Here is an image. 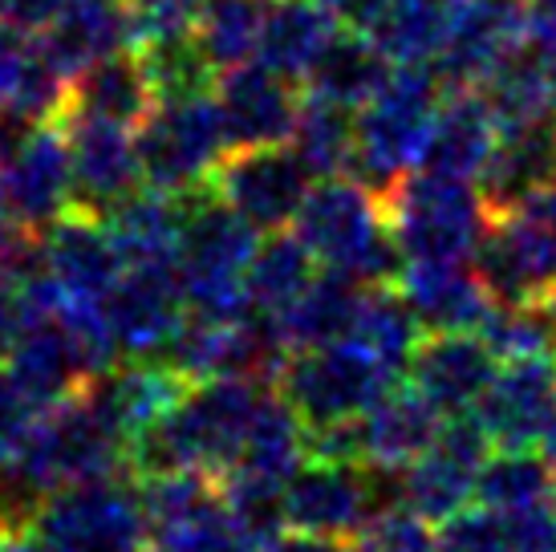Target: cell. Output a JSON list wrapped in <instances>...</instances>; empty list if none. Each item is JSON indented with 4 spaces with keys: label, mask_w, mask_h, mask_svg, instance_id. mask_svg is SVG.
<instances>
[{
    "label": "cell",
    "mask_w": 556,
    "mask_h": 552,
    "mask_svg": "<svg viewBox=\"0 0 556 552\" xmlns=\"http://www.w3.org/2000/svg\"><path fill=\"white\" fill-rule=\"evenodd\" d=\"M0 552H46V544L33 528H13V532H0Z\"/></svg>",
    "instance_id": "db71d44e"
},
{
    "label": "cell",
    "mask_w": 556,
    "mask_h": 552,
    "mask_svg": "<svg viewBox=\"0 0 556 552\" xmlns=\"http://www.w3.org/2000/svg\"><path fill=\"white\" fill-rule=\"evenodd\" d=\"M16 231H25V228H16L13 219H9V215H4V208H0V244H4V240H13Z\"/></svg>",
    "instance_id": "11a10c76"
},
{
    "label": "cell",
    "mask_w": 556,
    "mask_h": 552,
    "mask_svg": "<svg viewBox=\"0 0 556 552\" xmlns=\"http://www.w3.org/2000/svg\"><path fill=\"white\" fill-rule=\"evenodd\" d=\"M16 463L37 479V488L53 495L62 488L126 476L130 472V439L81 390L78 399L58 402L37 414V427Z\"/></svg>",
    "instance_id": "52a82bcc"
},
{
    "label": "cell",
    "mask_w": 556,
    "mask_h": 552,
    "mask_svg": "<svg viewBox=\"0 0 556 552\" xmlns=\"http://www.w3.org/2000/svg\"><path fill=\"white\" fill-rule=\"evenodd\" d=\"M147 65V77L155 86L159 102H179V98H203L216 93L219 70L212 65V58L203 53V46L195 37L184 41H163L151 49H135Z\"/></svg>",
    "instance_id": "60d3db41"
},
{
    "label": "cell",
    "mask_w": 556,
    "mask_h": 552,
    "mask_svg": "<svg viewBox=\"0 0 556 552\" xmlns=\"http://www.w3.org/2000/svg\"><path fill=\"white\" fill-rule=\"evenodd\" d=\"M345 29L321 0H268L261 53L256 62L277 70L289 81H305L313 62L325 53V46Z\"/></svg>",
    "instance_id": "f546056e"
},
{
    "label": "cell",
    "mask_w": 556,
    "mask_h": 552,
    "mask_svg": "<svg viewBox=\"0 0 556 552\" xmlns=\"http://www.w3.org/2000/svg\"><path fill=\"white\" fill-rule=\"evenodd\" d=\"M443 93L447 86L434 74V65H394L382 90L357 110L350 175L378 196H390L422 163Z\"/></svg>",
    "instance_id": "277c9868"
},
{
    "label": "cell",
    "mask_w": 556,
    "mask_h": 552,
    "mask_svg": "<svg viewBox=\"0 0 556 552\" xmlns=\"http://www.w3.org/2000/svg\"><path fill=\"white\" fill-rule=\"evenodd\" d=\"M354 138H357V110H345L325 98H305L301 118L289 138V147L301 154V163L313 171V179H333L345 175L354 163Z\"/></svg>",
    "instance_id": "74e56055"
},
{
    "label": "cell",
    "mask_w": 556,
    "mask_h": 552,
    "mask_svg": "<svg viewBox=\"0 0 556 552\" xmlns=\"http://www.w3.org/2000/svg\"><path fill=\"white\" fill-rule=\"evenodd\" d=\"M106 228L126 268H175L179 231H184V200L142 187L106 215Z\"/></svg>",
    "instance_id": "f1b7e54d"
},
{
    "label": "cell",
    "mask_w": 556,
    "mask_h": 552,
    "mask_svg": "<svg viewBox=\"0 0 556 552\" xmlns=\"http://www.w3.org/2000/svg\"><path fill=\"white\" fill-rule=\"evenodd\" d=\"M350 338L390 369V374H406L410 369V357H415L418 341L427 338L418 317L410 313V305L402 301L399 285H370L366 297H362V309L354 317V329Z\"/></svg>",
    "instance_id": "8d00e7d4"
},
{
    "label": "cell",
    "mask_w": 556,
    "mask_h": 552,
    "mask_svg": "<svg viewBox=\"0 0 556 552\" xmlns=\"http://www.w3.org/2000/svg\"><path fill=\"white\" fill-rule=\"evenodd\" d=\"M123 4H135V0H123Z\"/></svg>",
    "instance_id": "6f0895ef"
},
{
    "label": "cell",
    "mask_w": 556,
    "mask_h": 552,
    "mask_svg": "<svg viewBox=\"0 0 556 552\" xmlns=\"http://www.w3.org/2000/svg\"><path fill=\"white\" fill-rule=\"evenodd\" d=\"M528 41V0H459L434 74L447 90H479Z\"/></svg>",
    "instance_id": "2e32d148"
},
{
    "label": "cell",
    "mask_w": 556,
    "mask_h": 552,
    "mask_svg": "<svg viewBox=\"0 0 556 552\" xmlns=\"http://www.w3.org/2000/svg\"><path fill=\"white\" fill-rule=\"evenodd\" d=\"M33 532L46 552H142L151 544L142 491L126 476L53 491Z\"/></svg>",
    "instance_id": "30bf717a"
},
{
    "label": "cell",
    "mask_w": 556,
    "mask_h": 552,
    "mask_svg": "<svg viewBox=\"0 0 556 552\" xmlns=\"http://www.w3.org/2000/svg\"><path fill=\"white\" fill-rule=\"evenodd\" d=\"M114 350L126 362H163L191 309L175 268H126L102 301Z\"/></svg>",
    "instance_id": "5bb4252c"
},
{
    "label": "cell",
    "mask_w": 556,
    "mask_h": 552,
    "mask_svg": "<svg viewBox=\"0 0 556 552\" xmlns=\"http://www.w3.org/2000/svg\"><path fill=\"white\" fill-rule=\"evenodd\" d=\"M37 236H41V264L70 301L102 305L110 289L118 285V276L126 273L118 244H114L102 215L74 208Z\"/></svg>",
    "instance_id": "44dd1931"
},
{
    "label": "cell",
    "mask_w": 556,
    "mask_h": 552,
    "mask_svg": "<svg viewBox=\"0 0 556 552\" xmlns=\"http://www.w3.org/2000/svg\"><path fill=\"white\" fill-rule=\"evenodd\" d=\"M70 0H0V16L16 25L21 33L29 37H41V33L62 16V9Z\"/></svg>",
    "instance_id": "681fc988"
},
{
    "label": "cell",
    "mask_w": 556,
    "mask_h": 552,
    "mask_svg": "<svg viewBox=\"0 0 556 552\" xmlns=\"http://www.w3.org/2000/svg\"><path fill=\"white\" fill-rule=\"evenodd\" d=\"M207 0H135L130 25H135V49H151L163 41H184L200 33Z\"/></svg>",
    "instance_id": "7bdbcfd3"
},
{
    "label": "cell",
    "mask_w": 556,
    "mask_h": 552,
    "mask_svg": "<svg viewBox=\"0 0 556 552\" xmlns=\"http://www.w3.org/2000/svg\"><path fill=\"white\" fill-rule=\"evenodd\" d=\"M455 9L459 0H390L366 37L394 65H434L447 46Z\"/></svg>",
    "instance_id": "836d02e7"
},
{
    "label": "cell",
    "mask_w": 556,
    "mask_h": 552,
    "mask_svg": "<svg viewBox=\"0 0 556 552\" xmlns=\"http://www.w3.org/2000/svg\"><path fill=\"white\" fill-rule=\"evenodd\" d=\"M500 353V362H525V357H556V297L536 301H516L500 305L495 301L488 325L479 329Z\"/></svg>",
    "instance_id": "ab89813d"
},
{
    "label": "cell",
    "mask_w": 556,
    "mask_h": 552,
    "mask_svg": "<svg viewBox=\"0 0 556 552\" xmlns=\"http://www.w3.org/2000/svg\"><path fill=\"white\" fill-rule=\"evenodd\" d=\"M184 200L179 231V285H184L191 317L203 322H240L252 313L248 301V268L256 261L261 231L244 215L228 208L216 187H200Z\"/></svg>",
    "instance_id": "7a4b0ae2"
},
{
    "label": "cell",
    "mask_w": 556,
    "mask_h": 552,
    "mask_svg": "<svg viewBox=\"0 0 556 552\" xmlns=\"http://www.w3.org/2000/svg\"><path fill=\"white\" fill-rule=\"evenodd\" d=\"M528 37L556 41V0H528Z\"/></svg>",
    "instance_id": "f5cc1de1"
},
{
    "label": "cell",
    "mask_w": 556,
    "mask_h": 552,
    "mask_svg": "<svg viewBox=\"0 0 556 552\" xmlns=\"http://www.w3.org/2000/svg\"><path fill=\"white\" fill-rule=\"evenodd\" d=\"M309 460V427L305 418L289 406V399L280 390H264L261 411L252 418L248 430L244 455L228 476H248L261 484H277L289 488V479L296 476V467Z\"/></svg>",
    "instance_id": "4dcf8cb0"
},
{
    "label": "cell",
    "mask_w": 556,
    "mask_h": 552,
    "mask_svg": "<svg viewBox=\"0 0 556 552\" xmlns=\"http://www.w3.org/2000/svg\"><path fill=\"white\" fill-rule=\"evenodd\" d=\"M394 285L422 334H479L495 309L471 261H406Z\"/></svg>",
    "instance_id": "7402d4cb"
},
{
    "label": "cell",
    "mask_w": 556,
    "mask_h": 552,
    "mask_svg": "<svg viewBox=\"0 0 556 552\" xmlns=\"http://www.w3.org/2000/svg\"><path fill=\"white\" fill-rule=\"evenodd\" d=\"M357 427H362V460L402 472L434 443V435L443 427V414L434 411L410 382H399L357 418Z\"/></svg>",
    "instance_id": "83f0119b"
},
{
    "label": "cell",
    "mask_w": 556,
    "mask_h": 552,
    "mask_svg": "<svg viewBox=\"0 0 556 552\" xmlns=\"http://www.w3.org/2000/svg\"><path fill=\"white\" fill-rule=\"evenodd\" d=\"M495 138H500V123H495L488 98L479 90H447L439 102L418 167L479 184V175L495 151Z\"/></svg>",
    "instance_id": "d4e9b609"
},
{
    "label": "cell",
    "mask_w": 556,
    "mask_h": 552,
    "mask_svg": "<svg viewBox=\"0 0 556 552\" xmlns=\"http://www.w3.org/2000/svg\"><path fill=\"white\" fill-rule=\"evenodd\" d=\"M0 208L25 231H46L74 212V159L62 123H37L0 167Z\"/></svg>",
    "instance_id": "9a60e30c"
},
{
    "label": "cell",
    "mask_w": 556,
    "mask_h": 552,
    "mask_svg": "<svg viewBox=\"0 0 556 552\" xmlns=\"http://www.w3.org/2000/svg\"><path fill=\"white\" fill-rule=\"evenodd\" d=\"M293 231L325 273L354 276L357 285H390L406 268V256L390 231L387 196L354 175L317 179Z\"/></svg>",
    "instance_id": "3957f363"
},
{
    "label": "cell",
    "mask_w": 556,
    "mask_h": 552,
    "mask_svg": "<svg viewBox=\"0 0 556 552\" xmlns=\"http://www.w3.org/2000/svg\"><path fill=\"white\" fill-rule=\"evenodd\" d=\"M439 552H516L504 516L488 507H467L447 524H439Z\"/></svg>",
    "instance_id": "f6af8a7d"
},
{
    "label": "cell",
    "mask_w": 556,
    "mask_h": 552,
    "mask_svg": "<svg viewBox=\"0 0 556 552\" xmlns=\"http://www.w3.org/2000/svg\"><path fill=\"white\" fill-rule=\"evenodd\" d=\"M544 455H548L556 467V418H553V427H548V439H544Z\"/></svg>",
    "instance_id": "9f6ffc18"
},
{
    "label": "cell",
    "mask_w": 556,
    "mask_h": 552,
    "mask_svg": "<svg viewBox=\"0 0 556 552\" xmlns=\"http://www.w3.org/2000/svg\"><path fill=\"white\" fill-rule=\"evenodd\" d=\"M495 219L508 228L516 248L525 252V261L544 280V289L556 292V184L544 187L541 196H532L528 203H520L516 212H504Z\"/></svg>",
    "instance_id": "b9f144b4"
},
{
    "label": "cell",
    "mask_w": 556,
    "mask_h": 552,
    "mask_svg": "<svg viewBox=\"0 0 556 552\" xmlns=\"http://www.w3.org/2000/svg\"><path fill=\"white\" fill-rule=\"evenodd\" d=\"M70 138V159H74V208L106 219L118 203H126L135 191H142V163L135 130L98 118L62 114L58 118Z\"/></svg>",
    "instance_id": "e0dca14e"
},
{
    "label": "cell",
    "mask_w": 556,
    "mask_h": 552,
    "mask_svg": "<svg viewBox=\"0 0 556 552\" xmlns=\"http://www.w3.org/2000/svg\"><path fill=\"white\" fill-rule=\"evenodd\" d=\"M37 414H41L37 402L16 386L9 369H0V467L25 451L33 427H37Z\"/></svg>",
    "instance_id": "bcb514c9"
},
{
    "label": "cell",
    "mask_w": 556,
    "mask_h": 552,
    "mask_svg": "<svg viewBox=\"0 0 556 552\" xmlns=\"http://www.w3.org/2000/svg\"><path fill=\"white\" fill-rule=\"evenodd\" d=\"M390 70H394V62L374 46L366 33L341 29L305 74V93L338 102L345 110H362L374 93L382 90Z\"/></svg>",
    "instance_id": "1f68e13d"
},
{
    "label": "cell",
    "mask_w": 556,
    "mask_h": 552,
    "mask_svg": "<svg viewBox=\"0 0 556 552\" xmlns=\"http://www.w3.org/2000/svg\"><path fill=\"white\" fill-rule=\"evenodd\" d=\"M495 443L476 423V414L447 418L434 443L410 467H402V507L427 524H447L476 504L479 476L492 460Z\"/></svg>",
    "instance_id": "7c38bea8"
},
{
    "label": "cell",
    "mask_w": 556,
    "mask_h": 552,
    "mask_svg": "<svg viewBox=\"0 0 556 552\" xmlns=\"http://www.w3.org/2000/svg\"><path fill=\"white\" fill-rule=\"evenodd\" d=\"M387 215L406 261H471L495 219L479 184L422 167L390 191Z\"/></svg>",
    "instance_id": "5b68a950"
},
{
    "label": "cell",
    "mask_w": 556,
    "mask_h": 552,
    "mask_svg": "<svg viewBox=\"0 0 556 552\" xmlns=\"http://www.w3.org/2000/svg\"><path fill=\"white\" fill-rule=\"evenodd\" d=\"M317 273H321V264L296 231H273L261 240L256 261L248 268V301L256 313L277 322L285 309L301 301V292L317 280Z\"/></svg>",
    "instance_id": "e575fe53"
},
{
    "label": "cell",
    "mask_w": 556,
    "mask_h": 552,
    "mask_svg": "<svg viewBox=\"0 0 556 552\" xmlns=\"http://www.w3.org/2000/svg\"><path fill=\"white\" fill-rule=\"evenodd\" d=\"M399 382V374H390L366 346L341 338L329 346L289 353V366L280 374L277 390L305 418V427H329V423L362 418Z\"/></svg>",
    "instance_id": "9c48e42d"
},
{
    "label": "cell",
    "mask_w": 556,
    "mask_h": 552,
    "mask_svg": "<svg viewBox=\"0 0 556 552\" xmlns=\"http://www.w3.org/2000/svg\"><path fill=\"white\" fill-rule=\"evenodd\" d=\"M33 58H37V41L0 16V110L16 106L21 86L33 70Z\"/></svg>",
    "instance_id": "7dc6e473"
},
{
    "label": "cell",
    "mask_w": 556,
    "mask_h": 552,
    "mask_svg": "<svg viewBox=\"0 0 556 552\" xmlns=\"http://www.w3.org/2000/svg\"><path fill=\"white\" fill-rule=\"evenodd\" d=\"M556 500V467L548 455L532 451H492V460L479 476L476 504L495 516H525L532 507Z\"/></svg>",
    "instance_id": "d590c367"
},
{
    "label": "cell",
    "mask_w": 556,
    "mask_h": 552,
    "mask_svg": "<svg viewBox=\"0 0 556 552\" xmlns=\"http://www.w3.org/2000/svg\"><path fill=\"white\" fill-rule=\"evenodd\" d=\"M500 353L483 334H427L418 341L406 378L443 418L476 414L500 374Z\"/></svg>",
    "instance_id": "d6986e66"
},
{
    "label": "cell",
    "mask_w": 556,
    "mask_h": 552,
    "mask_svg": "<svg viewBox=\"0 0 556 552\" xmlns=\"http://www.w3.org/2000/svg\"><path fill=\"white\" fill-rule=\"evenodd\" d=\"M553 297H556V292H553Z\"/></svg>",
    "instance_id": "91938a15"
},
{
    "label": "cell",
    "mask_w": 556,
    "mask_h": 552,
    "mask_svg": "<svg viewBox=\"0 0 556 552\" xmlns=\"http://www.w3.org/2000/svg\"><path fill=\"white\" fill-rule=\"evenodd\" d=\"M33 41L65 81H74L90 65L135 49L130 4H123V0H70L62 16Z\"/></svg>",
    "instance_id": "603a6c76"
},
{
    "label": "cell",
    "mask_w": 556,
    "mask_h": 552,
    "mask_svg": "<svg viewBox=\"0 0 556 552\" xmlns=\"http://www.w3.org/2000/svg\"><path fill=\"white\" fill-rule=\"evenodd\" d=\"M216 102L232 138V151L280 147L289 142L301 118V98L293 81L264 62H244L224 70L216 81Z\"/></svg>",
    "instance_id": "ffe728a7"
},
{
    "label": "cell",
    "mask_w": 556,
    "mask_h": 552,
    "mask_svg": "<svg viewBox=\"0 0 556 552\" xmlns=\"http://www.w3.org/2000/svg\"><path fill=\"white\" fill-rule=\"evenodd\" d=\"M313 184H317L313 171L301 163V154L289 142L232 151L224 159L219 175L212 179L224 203L236 208L264 236L293 228L305 200H309Z\"/></svg>",
    "instance_id": "4fadbf2b"
},
{
    "label": "cell",
    "mask_w": 556,
    "mask_h": 552,
    "mask_svg": "<svg viewBox=\"0 0 556 552\" xmlns=\"http://www.w3.org/2000/svg\"><path fill=\"white\" fill-rule=\"evenodd\" d=\"M556 184V114L536 123L500 126L495 151L479 175V191L492 215L516 212L520 203Z\"/></svg>",
    "instance_id": "cb8c5ba5"
},
{
    "label": "cell",
    "mask_w": 556,
    "mask_h": 552,
    "mask_svg": "<svg viewBox=\"0 0 556 552\" xmlns=\"http://www.w3.org/2000/svg\"><path fill=\"white\" fill-rule=\"evenodd\" d=\"M366 289L370 285H357L354 276L325 273L321 268L317 280L301 292V301L277 317L285 346L296 353V350H313V346H329V341L350 338Z\"/></svg>",
    "instance_id": "d6a6232c"
},
{
    "label": "cell",
    "mask_w": 556,
    "mask_h": 552,
    "mask_svg": "<svg viewBox=\"0 0 556 552\" xmlns=\"http://www.w3.org/2000/svg\"><path fill=\"white\" fill-rule=\"evenodd\" d=\"M155 106L159 98L151 77H147V65H142L135 49H126V53H114L106 62L90 65L86 74L70 81V98H65L62 114H78V118H98V123L139 130Z\"/></svg>",
    "instance_id": "4316f807"
},
{
    "label": "cell",
    "mask_w": 556,
    "mask_h": 552,
    "mask_svg": "<svg viewBox=\"0 0 556 552\" xmlns=\"http://www.w3.org/2000/svg\"><path fill=\"white\" fill-rule=\"evenodd\" d=\"M350 552H439V528L406 507H394L378 516L366 532H357L350 540Z\"/></svg>",
    "instance_id": "ee69618b"
},
{
    "label": "cell",
    "mask_w": 556,
    "mask_h": 552,
    "mask_svg": "<svg viewBox=\"0 0 556 552\" xmlns=\"http://www.w3.org/2000/svg\"><path fill=\"white\" fill-rule=\"evenodd\" d=\"M394 507H402V472L378 467V463H341L309 455L285 488L289 532H309V537L345 540V544Z\"/></svg>",
    "instance_id": "8992f818"
},
{
    "label": "cell",
    "mask_w": 556,
    "mask_h": 552,
    "mask_svg": "<svg viewBox=\"0 0 556 552\" xmlns=\"http://www.w3.org/2000/svg\"><path fill=\"white\" fill-rule=\"evenodd\" d=\"M135 142L142 184L163 196H191L200 187H212L224 159L232 154L216 93L159 102L151 118L135 130Z\"/></svg>",
    "instance_id": "ba28073f"
},
{
    "label": "cell",
    "mask_w": 556,
    "mask_h": 552,
    "mask_svg": "<svg viewBox=\"0 0 556 552\" xmlns=\"http://www.w3.org/2000/svg\"><path fill=\"white\" fill-rule=\"evenodd\" d=\"M191 386L195 382H187L167 362H126V366H110L106 374H98L86 386V394L126 439H135L155 418H163Z\"/></svg>",
    "instance_id": "484cf974"
},
{
    "label": "cell",
    "mask_w": 556,
    "mask_h": 552,
    "mask_svg": "<svg viewBox=\"0 0 556 552\" xmlns=\"http://www.w3.org/2000/svg\"><path fill=\"white\" fill-rule=\"evenodd\" d=\"M264 552H350V544L329 537H309V532H285V537H277Z\"/></svg>",
    "instance_id": "816d5d0a"
},
{
    "label": "cell",
    "mask_w": 556,
    "mask_h": 552,
    "mask_svg": "<svg viewBox=\"0 0 556 552\" xmlns=\"http://www.w3.org/2000/svg\"><path fill=\"white\" fill-rule=\"evenodd\" d=\"M142 507L159 552H264V544L232 516L216 476L175 472L142 479Z\"/></svg>",
    "instance_id": "8fae6325"
},
{
    "label": "cell",
    "mask_w": 556,
    "mask_h": 552,
    "mask_svg": "<svg viewBox=\"0 0 556 552\" xmlns=\"http://www.w3.org/2000/svg\"><path fill=\"white\" fill-rule=\"evenodd\" d=\"M329 13L338 16L345 29H357V33H366L378 21V16L387 13V4L390 0H321Z\"/></svg>",
    "instance_id": "f907efd6"
},
{
    "label": "cell",
    "mask_w": 556,
    "mask_h": 552,
    "mask_svg": "<svg viewBox=\"0 0 556 552\" xmlns=\"http://www.w3.org/2000/svg\"><path fill=\"white\" fill-rule=\"evenodd\" d=\"M556 418V357L504 362L495 382L476 406V423L488 430L495 451L544 447Z\"/></svg>",
    "instance_id": "ac0fdd59"
},
{
    "label": "cell",
    "mask_w": 556,
    "mask_h": 552,
    "mask_svg": "<svg viewBox=\"0 0 556 552\" xmlns=\"http://www.w3.org/2000/svg\"><path fill=\"white\" fill-rule=\"evenodd\" d=\"M151 552H159V549H151Z\"/></svg>",
    "instance_id": "680465c9"
},
{
    "label": "cell",
    "mask_w": 556,
    "mask_h": 552,
    "mask_svg": "<svg viewBox=\"0 0 556 552\" xmlns=\"http://www.w3.org/2000/svg\"><path fill=\"white\" fill-rule=\"evenodd\" d=\"M508 537L516 552H556V500L544 507H532L525 516H511Z\"/></svg>",
    "instance_id": "c3c4849f"
},
{
    "label": "cell",
    "mask_w": 556,
    "mask_h": 552,
    "mask_svg": "<svg viewBox=\"0 0 556 552\" xmlns=\"http://www.w3.org/2000/svg\"><path fill=\"white\" fill-rule=\"evenodd\" d=\"M264 21H268V0H207L195 41L224 74L232 65L256 62Z\"/></svg>",
    "instance_id": "f35d334b"
},
{
    "label": "cell",
    "mask_w": 556,
    "mask_h": 552,
    "mask_svg": "<svg viewBox=\"0 0 556 552\" xmlns=\"http://www.w3.org/2000/svg\"><path fill=\"white\" fill-rule=\"evenodd\" d=\"M268 386L240 378L195 382L163 418L130 439V472L139 479L203 472L224 479L244 455L252 418Z\"/></svg>",
    "instance_id": "6da1fadb"
}]
</instances>
